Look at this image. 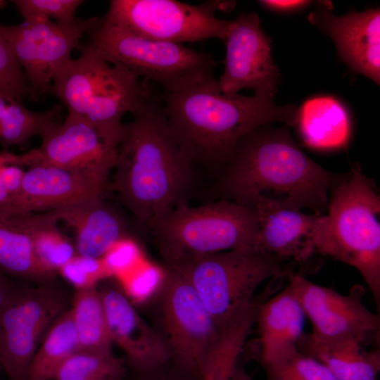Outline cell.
<instances>
[{
  "instance_id": "cell-2",
  "label": "cell",
  "mask_w": 380,
  "mask_h": 380,
  "mask_svg": "<svg viewBox=\"0 0 380 380\" xmlns=\"http://www.w3.org/2000/svg\"><path fill=\"white\" fill-rule=\"evenodd\" d=\"M131 113L133 121L106 190L115 191L142 229L149 232L158 220L186 203L194 164L170 131L162 100L151 92Z\"/></svg>"
},
{
  "instance_id": "cell-9",
  "label": "cell",
  "mask_w": 380,
  "mask_h": 380,
  "mask_svg": "<svg viewBox=\"0 0 380 380\" xmlns=\"http://www.w3.org/2000/svg\"><path fill=\"white\" fill-rule=\"evenodd\" d=\"M235 2L208 1L193 5L175 0H112L104 15L129 31L153 39L177 44L226 39L231 20L216 11Z\"/></svg>"
},
{
  "instance_id": "cell-5",
  "label": "cell",
  "mask_w": 380,
  "mask_h": 380,
  "mask_svg": "<svg viewBox=\"0 0 380 380\" xmlns=\"http://www.w3.org/2000/svg\"><path fill=\"white\" fill-rule=\"evenodd\" d=\"M380 199L375 183L359 167L329 195L320 219L315 252L356 268L380 308Z\"/></svg>"
},
{
  "instance_id": "cell-35",
  "label": "cell",
  "mask_w": 380,
  "mask_h": 380,
  "mask_svg": "<svg viewBox=\"0 0 380 380\" xmlns=\"http://www.w3.org/2000/svg\"><path fill=\"white\" fill-rule=\"evenodd\" d=\"M138 251L136 243L129 238H126L114 245L103 259L113 274L131 264L138 255Z\"/></svg>"
},
{
  "instance_id": "cell-8",
  "label": "cell",
  "mask_w": 380,
  "mask_h": 380,
  "mask_svg": "<svg viewBox=\"0 0 380 380\" xmlns=\"http://www.w3.org/2000/svg\"><path fill=\"white\" fill-rule=\"evenodd\" d=\"M288 261L251 247L201 255L171 267L188 279L222 332L253 303L263 282L293 274Z\"/></svg>"
},
{
  "instance_id": "cell-33",
  "label": "cell",
  "mask_w": 380,
  "mask_h": 380,
  "mask_svg": "<svg viewBox=\"0 0 380 380\" xmlns=\"http://www.w3.org/2000/svg\"><path fill=\"white\" fill-rule=\"evenodd\" d=\"M77 290L96 287L100 281L113 275L103 258L95 259L76 255L58 271Z\"/></svg>"
},
{
  "instance_id": "cell-36",
  "label": "cell",
  "mask_w": 380,
  "mask_h": 380,
  "mask_svg": "<svg viewBox=\"0 0 380 380\" xmlns=\"http://www.w3.org/2000/svg\"><path fill=\"white\" fill-rule=\"evenodd\" d=\"M25 171L21 166L13 164L0 165V179L11 197L20 191Z\"/></svg>"
},
{
  "instance_id": "cell-18",
  "label": "cell",
  "mask_w": 380,
  "mask_h": 380,
  "mask_svg": "<svg viewBox=\"0 0 380 380\" xmlns=\"http://www.w3.org/2000/svg\"><path fill=\"white\" fill-rule=\"evenodd\" d=\"M106 186L91 178L56 166L36 163L25 171L21 188L0 215H18L101 197Z\"/></svg>"
},
{
  "instance_id": "cell-17",
  "label": "cell",
  "mask_w": 380,
  "mask_h": 380,
  "mask_svg": "<svg viewBox=\"0 0 380 380\" xmlns=\"http://www.w3.org/2000/svg\"><path fill=\"white\" fill-rule=\"evenodd\" d=\"M99 291L110 340L124 351L131 367L148 373L172 360L161 333L141 317L120 287L106 284Z\"/></svg>"
},
{
  "instance_id": "cell-4",
  "label": "cell",
  "mask_w": 380,
  "mask_h": 380,
  "mask_svg": "<svg viewBox=\"0 0 380 380\" xmlns=\"http://www.w3.org/2000/svg\"><path fill=\"white\" fill-rule=\"evenodd\" d=\"M80 49V56L56 74L49 92L61 101L68 115L91 123L108 144L118 148L129 130L122 116L151 91L137 75L109 63L89 44Z\"/></svg>"
},
{
  "instance_id": "cell-12",
  "label": "cell",
  "mask_w": 380,
  "mask_h": 380,
  "mask_svg": "<svg viewBox=\"0 0 380 380\" xmlns=\"http://www.w3.org/2000/svg\"><path fill=\"white\" fill-rule=\"evenodd\" d=\"M97 20L91 17L69 25L34 20L0 25V34L21 66L33 97L49 91L54 76L71 59L72 51L81 47L80 39Z\"/></svg>"
},
{
  "instance_id": "cell-20",
  "label": "cell",
  "mask_w": 380,
  "mask_h": 380,
  "mask_svg": "<svg viewBox=\"0 0 380 380\" xmlns=\"http://www.w3.org/2000/svg\"><path fill=\"white\" fill-rule=\"evenodd\" d=\"M75 229L77 255L99 259L117 243L129 238L127 223L101 197L93 198L46 212Z\"/></svg>"
},
{
  "instance_id": "cell-15",
  "label": "cell",
  "mask_w": 380,
  "mask_h": 380,
  "mask_svg": "<svg viewBox=\"0 0 380 380\" xmlns=\"http://www.w3.org/2000/svg\"><path fill=\"white\" fill-rule=\"evenodd\" d=\"M224 72L218 80L222 92L235 94L243 89L254 96L273 99L279 70L271 53V39L262 30L255 13L231 20L226 39Z\"/></svg>"
},
{
  "instance_id": "cell-14",
  "label": "cell",
  "mask_w": 380,
  "mask_h": 380,
  "mask_svg": "<svg viewBox=\"0 0 380 380\" xmlns=\"http://www.w3.org/2000/svg\"><path fill=\"white\" fill-rule=\"evenodd\" d=\"M41 146L21 155L23 165L39 163L84 175L107 187L118 148L108 144L86 120L68 115L43 134Z\"/></svg>"
},
{
  "instance_id": "cell-7",
  "label": "cell",
  "mask_w": 380,
  "mask_h": 380,
  "mask_svg": "<svg viewBox=\"0 0 380 380\" xmlns=\"http://www.w3.org/2000/svg\"><path fill=\"white\" fill-rule=\"evenodd\" d=\"M88 34V44L105 61L158 83L164 92L186 89L215 78L216 63L210 53L141 36L105 17L98 18Z\"/></svg>"
},
{
  "instance_id": "cell-26",
  "label": "cell",
  "mask_w": 380,
  "mask_h": 380,
  "mask_svg": "<svg viewBox=\"0 0 380 380\" xmlns=\"http://www.w3.org/2000/svg\"><path fill=\"white\" fill-rule=\"evenodd\" d=\"M258 304L253 303L220 334L201 374V380H232L245 342L255 324Z\"/></svg>"
},
{
  "instance_id": "cell-13",
  "label": "cell",
  "mask_w": 380,
  "mask_h": 380,
  "mask_svg": "<svg viewBox=\"0 0 380 380\" xmlns=\"http://www.w3.org/2000/svg\"><path fill=\"white\" fill-rule=\"evenodd\" d=\"M289 285L311 321L312 334L324 339L352 338L362 345L379 344L380 317L363 303L365 288L355 284L348 294L293 274Z\"/></svg>"
},
{
  "instance_id": "cell-38",
  "label": "cell",
  "mask_w": 380,
  "mask_h": 380,
  "mask_svg": "<svg viewBox=\"0 0 380 380\" xmlns=\"http://www.w3.org/2000/svg\"><path fill=\"white\" fill-rule=\"evenodd\" d=\"M11 198V194L4 186L0 179V208L4 207L10 201Z\"/></svg>"
},
{
  "instance_id": "cell-34",
  "label": "cell",
  "mask_w": 380,
  "mask_h": 380,
  "mask_svg": "<svg viewBox=\"0 0 380 380\" xmlns=\"http://www.w3.org/2000/svg\"><path fill=\"white\" fill-rule=\"evenodd\" d=\"M0 93L20 101L31 90L24 72L5 39L0 34Z\"/></svg>"
},
{
  "instance_id": "cell-42",
  "label": "cell",
  "mask_w": 380,
  "mask_h": 380,
  "mask_svg": "<svg viewBox=\"0 0 380 380\" xmlns=\"http://www.w3.org/2000/svg\"><path fill=\"white\" fill-rule=\"evenodd\" d=\"M1 366H0V370H1Z\"/></svg>"
},
{
  "instance_id": "cell-1",
  "label": "cell",
  "mask_w": 380,
  "mask_h": 380,
  "mask_svg": "<svg viewBox=\"0 0 380 380\" xmlns=\"http://www.w3.org/2000/svg\"><path fill=\"white\" fill-rule=\"evenodd\" d=\"M350 174L329 171L309 158L288 125L267 124L241 139L212 189L218 200L253 210L276 205L324 214L331 189Z\"/></svg>"
},
{
  "instance_id": "cell-28",
  "label": "cell",
  "mask_w": 380,
  "mask_h": 380,
  "mask_svg": "<svg viewBox=\"0 0 380 380\" xmlns=\"http://www.w3.org/2000/svg\"><path fill=\"white\" fill-rule=\"evenodd\" d=\"M0 271L18 280L49 283L55 274L37 260L30 237L0 219Z\"/></svg>"
},
{
  "instance_id": "cell-31",
  "label": "cell",
  "mask_w": 380,
  "mask_h": 380,
  "mask_svg": "<svg viewBox=\"0 0 380 380\" xmlns=\"http://www.w3.org/2000/svg\"><path fill=\"white\" fill-rule=\"evenodd\" d=\"M267 380H336L327 368L297 346L261 362Z\"/></svg>"
},
{
  "instance_id": "cell-29",
  "label": "cell",
  "mask_w": 380,
  "mask_h": 380,
  "mask_svg": "<svg viewBox=\"0 0 380 380\" xmlns=\"http://www.w3.org/2000/svg\"><path fill=\"white\" fill-rule=\"evenodd\" d=\"M62 106L56 105L44 112H34L13 99L0 118V143L5 147L20 145L42 134L58 122Z\"/></svg>"
},
{
  "instance_id": "cell-10",
  "label": "cell",
  "mask_w": 380,
  "mask_h": 380,
  "mask_svg": "<svg viewBox=\"0 0 380 380\" xmlns=\"http://www.w3.org/2000/svg\"><path fill=\"white\" fill-rule=\"evenodd\" d=\"M65 306L62 293L49 283L14 281L0 313V366L9 380H26L39 346Z\"/></svg>"
},
{
  "instance_id": "cell-39",
  "label": "cell",
  "mask_w": 380,
  "mask_h": 380,
  "mask_svg": "<svg viewBox=\"0 0 380 380\" xmlns=\"http://www.w3.org/2000/svg\"><path fill=\"white\" fill-rule=\"evenodd\" d=\"M13 99H15L8 95L0 93V118L6 110L8 106Z\"/></svg>"
},
{
  "instance_id": "cell-25",
  "label": "cell",
  "mask_w": 380,
  "mask_h": 380,
  "mask_svg": "<svg viewBox=\"0 0 380 380\" xmlns=\"http://www.w3.org/2000/svg\"><path fill=\"white\" fill-rule=\"evenodd\" d=\"M79 350L77 334L70 310L53 322L39 346L26 380H53L61 365Z\"/></svg>"
},
{
  "instance_id": "cell-32",
  "label": "cell",
  "mask_w": 380,
  "mask_h": 380,
  "mask_svg": "<svg viewBox=\"0 0 380 380\" xmlns=\"http://www.w3.org/2000/svg\"><path fill=\"white\" fill-rule=\"evenodd\" d=\"M25 21L51 20L69 25L77 22L75 17L81 0H15L13 1Z\"/></svg>"
},
{
  "instance_id": "cell-27",
  "label": "cell",
  "mask_w": 380,
  "mask_h": 380,
  "mask_svg": "<svg viewBox=\"0 0 380 380\" xmlns=\"http://www.w3.org/2000/svg\"><path fill=\"white\" fill-rule=\"evenodd\" d=\"M77 334L79 350L112 352L102 298L93 287L76 290L70 309Z\"/></svg>"
},
{
  "instance_id": "cell-11",
  "label": "cell",
  "mask_w": 380,
  "mask_h": 380,
  "mask_svg": "<svg viewBox=\"0 0 380 380\" xmlns=\"http://www.w3.org/2000/svg\"><path fill=\"white\" fill-rule=\"evenodd\" d=\"M164 275L161 335L177 365L201 377L221 332L185 276L169 266Z\"/></svg>"
},
{
  "instance_id": "cell-24",
  "label": "cell",
  "mask_w": 380,
  "mask_h": 380,
  "mask_svg": "<svg viewBox=\"0 0 380 380\" xmlns=\"http://www.w3.org/2000/svg\"><path fill=\"white\" fill-rule=\"evenodd\" d=\"M0 219L30 237L39 264L53 274H56L77 255L75 246L59 230L58 222L46 212L36 215H0Z\"/></svg>"
},
{
  "instance_id": "cell-30",
  "label": "cell",
  "mask_w": 380,
  "mask_h": 380,
  "mask_svg": "<svg viewBox=\"0 0 380 380\" xmlns=\"http://www.w3.org/2000/svg\"><path fill=\"white\" fill-rule=\"evenodd\" d=\"M124 362L112 352L77 350L58 368L53 380H122Z\"/></svg>"
},
{
  "instance_id": "cell-21",
  "label": "cell",
  "mask_w": 380,
  "mask_h": 380,
  "mask_svg": "<svg viewBox=\"0 0 380 380\" xmlns=\"http://www.w3.org/2000/svg\"><path fill=\"white\" fill-rule=\"evenodd\" d=\"M305 317L289 284L264 300L258 308L255 319L261 347L260 361L296 346L303 334Z\"/></svg>"
},
{
  "instance_id": "cell-22",
  "label": "cell",
  "mask_w": 380,
  "mask_h": 380,
  "mask_svg": "<svg viewBox=\"0 0 380 380\" xmlns=\"http://www.w3.org/2000/svg\"><path fill=\"white\" fill-rule=\"evenodd\" d=\"M296 346L324 365L336 380H376L380 371V350H367L355 338L303 334Z\"/></svg>"
},
{
  "instance_id": "cell-40",
  "label": "cell",
  "mask_w": 380,
  "mask_h": 380,
  "mask_svg": "<svg viewBox=\"0 0 380 380\" xmlns=\"http://www.w3.org/2000/svg\"><path fill=\"white\" fill-rule=\"evenodd\" d=\"M232 380H252L246 370L240 366H238Z\"/></svg>"
},
{
  "instance_id": "cell-23",
  "label": "cell",
  "mask_w": 380,
  "mask_h": 380,
  "mask_svg": "<svg viewBox=\"0 0 380 380\" xmlns=\"http://www.w3.org/2000/svg\"><path fill=\"white\" fill-rule=\"evenodd\" d=\"M296 125L303 143L319 150L342 148L348 144L350 135L348 112L331 96L307 99L298 108Z\"/></svg>"
},
{
  "instance_id": "cell-41",
  "label": "cell",
  "mask_w": 380,
  "mask_h": 380,
  "mask_svg": "<svg viewBox=\"0 0 380 380\" xmlns=\"http://www.w3.org/2000/svg\"><path fill=\"white\" fill-rule=\"evenodd\" d=\"M6 2L5 1L0 0V8H3L6 5Z\"/></svg>"
},
{
  "instance_id": "cell-3",
  "label": "cell",
  "mask_w": 380,
  "mask_h": 380,
  "mask_svg": "<svg viewBox=\"0 0 380 380\" xmlns=\"http://www.w3.org/2000/svg\"><path fill=\"white\" fill-rule=\"evenodd\" d=\"M170 131L191 162L219 172L242 138L272 122L294 127L298 108L273 99L221 91L215 78L192 87L164 92Z\"/></svg>"
},
{
  "instance_id": "cell-6",
  "label": "cell",
  "mask_w": 380,
  "mask_h": 380,
  "mask_svg": "<svg viewBox=\"0 0 380 380\" xmlns=\"http://www.w3.org/2000/svg\"><path fill=\"white\" fill-rule=\"evenodd\" d=\"M258 227L255 210L220 199L197 207L182 204L148 232L167 266L177 267L201 255L254 247Z\"/></svg>"
},
{
  "instance_id": "cell-16",
  "label": "cell",
  "mask_w": 380,
  "mask_h": 380,
  "mask_svg": "<svg viewBox=\"0 0 380 380\" xmlns=\"http://www.w3.org/2000/svg\"><path fill=\"white\" fill-rule=\"evenodd\" d=\"M308 21L334 42L343 61L355 72L379 85L380 10L350 11L341 16L332 13V4L321 1Z\"/></svg>"
},
{
  "instance_id": "cell-19",
  "label": "cell",
  "mask_w": 380,
  "mask_h": 380,
  "mask_svg": "<svg viewBox=\"0 0 380 380\" xmlns=\"http://www.w3.org/2000/svg\"><path fill=\"white\" fill-rule=\"evenodd\" d=\"M255 210L259 227L255 248L297 262H305L316 255V233L323 214L276 205Z\"/></svg>"
},
{
  "instance_id": "cell-37",
  "label": "cell",
  "mask_w": 380,
  "mask_h": 380,
  "mask_svg": "<svg viewBox=\"0 0 380 380\" xmlns=\"http://www.w3.org/2000/svg\"><path fill=\"white\" fill-rule=\"evenodd\" d=\"M259 3L264 7L277 11H293L303 8L310 4L309 1L303 0H265Z\"/></svg>"
}]
</instances>
